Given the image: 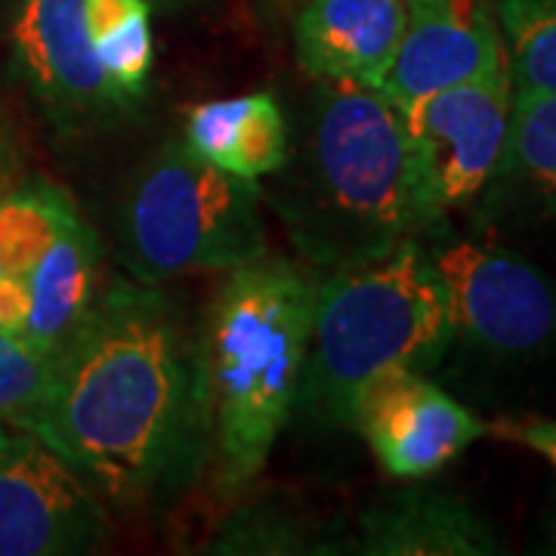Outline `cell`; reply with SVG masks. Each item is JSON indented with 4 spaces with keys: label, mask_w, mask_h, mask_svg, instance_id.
I'll list each match as a JSON object with an SVG mask.
<instances>
[{
    "label": "cell",
    "mask_w": 556,
    "mask_h": 556,
    "mask_svg": "<svg viewBox=\"0 0 556 556\" xmlns=\"http://www.w3.org/2000/svg\"><path fill=\"white\" fill-rule=\"evenodd\" d=\"M22 281L28 288V321L22 338L43 356H53L100 294L97 232L80 217L72 219V226Z\"/></svg>",
    "instance_id": "9a60e30c"
},
{
    "label": "cell",
    "mask_w": 556,
    "mask_h": 556,
    "mask_svg": "<svg viewBox=\"0 0 556 556\" xmlns=\"http://www.w3.org/2000/svg\"><path fill=\"white\" fill-rule=\"evenodd\" d=\"M263 189L167 139L130 179L121 207V257L134 281L229 273L266 254Z\"/></svg>",
    "instance_id": "5b68a950"
},
{
    "label": "cell",
    "mask_w": 556,
    "mask_h": 556,
    "mask_svg": "<svg viewBox=\"0 0 556 556\" xmlns=\"http://www.w3.org/2000/svg\"><path fill=\"white\" fill-rule=\"evenodd\" d=\"M80 214L72 199L47 182H28L0 192V269L25 278L50 244L60 239Z\"/></svg>",
    "instance_id": "ac0fdd59"
},
{
    "label": "cell",
    "mask_w": 556,
    "mask_h": 556,
    "mask_svg": "<svg viewBox=\"0 0 556 556\" xmlns=\"http://www.w3.org/2000/svg\"><path fill=\"white\" fill-rule=\"evenodd\" d=\"M182 139L219 170L254 182L278 174L291 155V127L273 93H244L192 105Z\"/></svg>",
    "instance_id": "5bb4252c"
},
{
    "label": "cell",
    "mask_w": 556,
    "mask_h": 556,
    "mask_svg": "<svg viewBox=\"0 0 556 556\" xmlns=\"http://www.w3.org/2000/svg\"><path fill=\"white\" fill-rule=\"evenodd\" d=\"M318 276L263 254L229 269L201 334L211 460L223 492L251 485L298 408Z\"/></svg>",
    "instance_id": "3957f363"
},
{
    "label": "cell",
    "mask_w": 556,
    "mask_h": 556,
    "mask_svg": "<svg viewBox=\"0 0 556 556\" xmlns=\"http://www.w3.org/2000/svg\"><path fill=\"white\" fill-rule=\"evenodd\" d=\"M408 0H306L294 25L300 68L316 80L378 87L396 56Z\"/></svg>",
    "instance_id": "7c38bea8"
},
{
    "label": "cell",
    "mask_w": 556,
    "mask_h": 556,
    "mask_svg": "<svg viewBox=\"0 0 556 556\" xmlns=\"http://www.w3.org/2000/svg\"><path fill=\"white\" fill-rule=\"evenodd\" d=\"M514 93L556 90V0H497Z\"/></svg>",
    "instance_id": "d6986e66"
},
{
    "label": "cell",
    "mask_w": 556,
    "mask_h": 556,
    "mask_svg": "<svg viewBox=\"0 0 556 556\" xmlns=\"http://www.w3.org/2000/svg\"><path fill=\"white\" fill-rule=\"evenodd\" d=\"M3 167H7V161H3V149H0V192H3V189H10V186L3 182Z\"/></svg>",
    "instance_id": "cb8c5ba5"
},
{
    "label": "cell",
    "mask_w": 556,
    "mask_h": 556,
    "mask_svg": "<svg viewBox=\"0 0 556 556\" xmlns=\"http://www.w3.org/2000/svg\"><path fill=\"white\" fill-rule=\"evenodd\" d=\"M28 427L68 457L105 504H167L211 464L201 338L155 285L115 281L56 346Z\"/></svg>",
    "instance_id": "6da1fadb"
},
{
    "label": "cell",
    "mask_w": 556,
    "mask_h": 556,
    "mask_svg": "<svg viewBox=\"0 0 556 556\" xmlns=\"http://www.w3.org/2000/svg\"><path fill=\"white\" fill-rule=\"evenodd\" d=\"M510 112V72L464 80L399 109L417 229L477 201L492 186Z\"/></svg>",
    "instance_id": "8992f818"
},
{
    "label": "cell",
    "mask_w": 556,
    "mask_h": 556,
    "mask_svg": "<svg viewBox=\"0 0 556 556\" xmlns=\"http://www.w3.org/2000/svg\"><path fill=\"white\" fill-rule=\"evenodd\" d=\"M353 430L393 479H424L464 455L489 424L420 371H390L358 399Z\"/></svg>",
    "instance_id": "9c48e42d"
},
{
    "label": "cell",
    "mask_w": 556,
    "mask_h": 556,
    "mask_svg": "<svg viewBox=\"0 0 556 556\" xmlns=\"http://www.w3.org/2000/svg\"><path fill=\"white\" fill-rule=\"evenodd\" d=\"M0 273H3V269H0Z\"/></svg>",
    "instance_id": "d4e9b609"
},
{
    "label": "cell",
    "mask_w": 556,
    "mask_h": 556,
    "mask_svg": "<svg viewBox=\"0 0 556 556\" xmlns=\"http://www.w3.org/2000/svg\"><path fill=\"white\" fill-rule=\"evenodd\" d=\"M492 186H510L556 207V90L514 93L507 146Z\"/></svg>",
    "instance_id": "2e32d148"
},
{
    "label": "cell",
    "mask_w": 556,
    "mask_h": 556,
    "mask_svg": "<svg viewBox=\"0 0 556 556\" xmlns=\"http://www.w3.org/2000/svg\"><path fill=\"white\" fill-rule=\"evenodd\" d=\"M28 321V288L16 276L0 273V331L20 334Z\"/></svg>",
    "instance_id": "7402d4cb"
},
{
    "label": "cell",
    "mask_w": 556,
    "mask_h": 556,
    "mask_svg": "<svg viewBox=\"0 0 556 556\" xmlns=\"http://www.w3.org/2000/svg\"><path fill=\"white\" fill-rule=\"evenodd\" d=\"M489 437L532 448L556 470V420L551 417H497L489 424Z\"/></svg>",
    "instance_id": "44dd1931"
},
{
    "label": "cell",
    "mask_w": 556,
    "mask_h": 556,
    "mask_svg": "<svg viewBox=\"0 0 556 556\" xmlns=\"http://www.w3.org/2000/svg\"><path fill=\"white\" fill-rule=\"evenodd\" d=\"M497 551L492 526L445 492H408L358 519L356 554L485 556Z\"/></svg>",
    "instance_id": "4fadbf2b"
},
{
    "label": "cell",
    "mask_w": 556,
    "mask_h": 556,
    "mask_svg": "<svg viewBox=\"0 0 556 556\" xmlns=\"http://www.w3.org/2000/svg\"><path fill=\"white\" fill-rule=\"evenodd\" d=\"M109 504L35 427L0 420V556L93 554Z\"/></svg>",
    "instance_id": "52a82bcc"
},
{
    "label": "cell",
    "mask_w": 556,
    "mask_h": 556,
    "mask_svg": "<svg viewBox=\"0 0 556 556\" xmlns=\"http://www.w3.org/2000/svg\"><path fill=\"white\" fill-rule=\"evenodd\" d=\"M84 16L109 84L127 102L139 100L152 72L149 0H84Z\"/></svg>",
    "instance_id": "e0dca14e"
},
{
    "label": "cell",
    "mask_w": 556,
    "mask_h": 556,
    "mask_svg": "<svg viewBox=\"0 0 556 556\" xmlns=\"http://www.w3.org/2000/svg\"><path fill=\"white\" fill-rule=\"evenodd\" d=\"M50 358L20 334L0 331V420H35L50 380Z\"/></svg>",
    "instance_id": "ffe728a7"
},
{
    "label": "cell",
    "mask_w": 556,
    "mask_h": 556,
    "mask_svg": "<svg viewBox=\"0 0 556 556\" xmlns=\"http://www.w3.org/2000/svg\"><path fill=\"white\" fill-rule=\"evenodd\" d=\"M179 3H182V0H149L152 10H155V7H159V10H170V7H179Z\"/></svg>",
    "instance_id": "603a6c76"
},
{
    "label": "cell",
    "mask_w": 556,
    "mask_h": 556,
    "mask_svg": "<svg viewBox=\"0 0 556 556\" xmlns=\"http://www.w3.org/2000/svg\"><path fill=\"white\" fill-rule=\"evenodd\" d=\"M452 334L497 356H535L556 343V285L529 260L479 241L430 251Z\"/></svg>",
    "instance_id": "ba28073f"
},
{
    "label": "cell",
    "mask_w": 556,
    "mask_h": 556,
    "mask_svg": "<svg viewBox=\"0 0 556 556\" xmlns=\"http://www.w3.org/2000/svg\"><path fill=\"white\" fill-rule=\"evenodd\" d=\"M497 72H507V53L489 0H408L405 35L375 90L405 109L420 97Z\"/></svg>",
    "instance_id": "8fae6325"
},
{
    "label": "cell",
    "mask_w": 556,
    "mask_h": 556,
    "mask_svg": "<svg viewBox=\"0 0 556 556\" xmlns=\"http://www.w3.org/2000/svg\"><path fill=\"white\" fill-rule=\"evenodd\" d=\"M452 338L430 251L402 241L375 263L318 278L298 405L318 424L346 430L375 380L433 368Z\"/></svg>",
    "instance_id": "277c9868"
},
{
    "label": "cell",
    "mask_w": 556,
    "mask_h": 556,
    "mask_svg": "<svg viewBox=\"0 0 556 556\" xmlns=\"http://www.w3.org/2000/svg\"><path fill=\"white\" fill-rule=\"evenodd\" d=\"M10 40L28 93L62 127H84L130 105L97 60L84 0H22Z\"/></svg>",
    "instance_id": "30bf717a"
},
{
    "label": "cell",
    "mask_w": 556,
    "mask_h": 556,
    "mask_svg": "<svg viewBox=\"0 0 556 556\" xmlns=\"http://www.w3.org/2000/svg\"><path fill=\"white\" fill-rule=\"evenodd\" d=\"M269 195L313 273H343L415 239L399 109L362 84L318 80Z\"/></svg>",
    "instance_id": "7a4b0ae2"
}]
</instances>
